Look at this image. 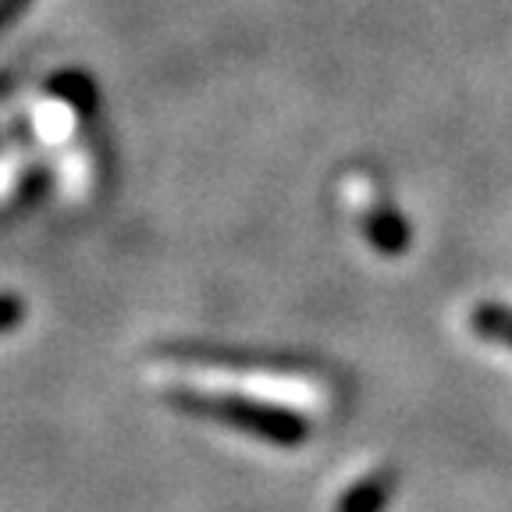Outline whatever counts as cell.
I'll list each match as a JSON object with an SVG mask.
<instances>
[{"label":"cell","mask_w":512,"mask_h":512,"mask_svg":"<svg viewBox=\"0 0 512 512\" xmlns=\"http://www.w3.org/2000/svg\"><path fill=\"white\" fill-rule=\"evenodd\" d=\"M395 491V477L384 463H356L328 488V512H381Z\"/></svg>","instance_id":"cell-3"},{"label":"cell","mask_w":512,"mask_h":512,"mask_svg":"<svg viewBox=\"0 0 512 512\" xmlns=\"http://www.w3.org/2000/svg\"><path fill=\"white\" fill-rule=\"evenodd\" d=\"M342 196L345 210L352 214L356 228H360L363 242L381 256H399L409 246V224L399 207L384 196L381 182L367 171H345L342 175Z\"/></svg>","instance_id":"cell-2"},{"label":"cell","mask_w":512,"mask_h":512,"mask_svg":"<svg viewBox=\"0 0 512 512\" xmlns=\"http://www.w3.org/2000/svg\"><path fill=\"white\" fill-rule=\"evenodd\" d=\"M143 381L192 409L203 406H253L271 413L320 420L338 402L335 384L306 367H260L224 363L203 356H157L143 367Z\"/></svg>","instance_id":"cell-1"},{"label":"cell","mask_w":512,"mask_h":512,"mask_svg":"<svg viewBox=\"0 0 512 512\" xmlns=\"http://www.w3.org/2000/svg\"><path fill=\"white\" fill-rule=\"evenodd\" d=\"M463 335L480 349L495 352L512 367V303L502 299H477L463 310Z\"/></svg>","instance_id":"cell-4"}]
</instances>
